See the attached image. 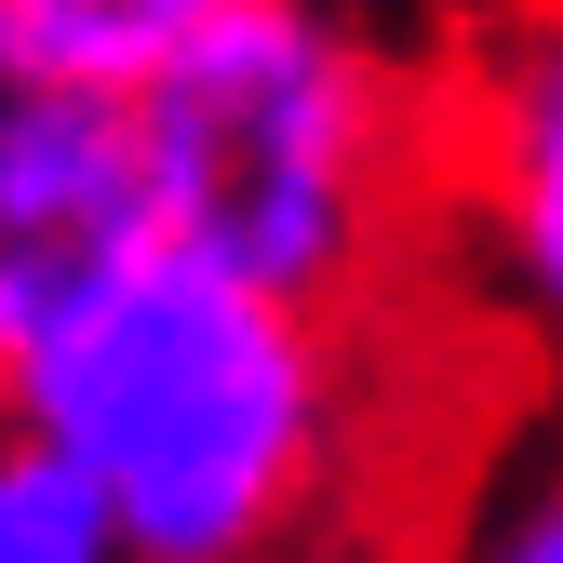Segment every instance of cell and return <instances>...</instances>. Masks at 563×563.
Listing matches in <instances>:
<instances>
[{
	"label": "cell",
	"instance_id": "6da1fadb",
	"mask_svg": "<svg viewBox=\"0 0 563 563\" xmlns=\"http://www.w3.org/2000/svg\"><path fill=\"white\" fill-rule=\"evenodd\" d=\"M0 402L108 497L134 563H296L363 443V322L148 242Z\"/></svg>",
	"mask_w": 563,
	"mask_h": 563
},
{
	"label": "cell",
	"instance_id": "7a4b0ae2",
	"mask_svg": "<svg viewBox=\"0 0 563 563\" xmlns=\"http://www.w3.org/2000/svg\"><path fill=\"white\" fill-rule=\"evenodd\" d=\"M148 216L175 255L376 322L443 242V54L363 0H242L134 81Z\"/></svg>",
	"mask_w": 563,
	"mask_h": 563
},
{
	"label": "cell",
	"instance_id": "3957f363",
	"mask_svg": "<svg viewBox=\"0 0 563 563\" xmlns=\"http://www.w3.org/2000/svg\"><path fill=\"white\" fill-rule=\"evenodd\" d=\"M162 242L134 81H95L0 14V376Z\"/></svg>",
	"mask_w": 563,
	"mask_h": 563
},
{
	"label": "cell",
	"instance_id": "277c9868",
	"mask_svg": "<svg viewBox=\"0 0 563 563\" xmlns=\"http://www.w3.org/2000/svg\"><path fill=\"white\" fill-rule=\"evenodd\" d=\"M443 255L563 349V0H470L443 41Z\"/></svg>",
	"mask_w": 563,
	"mask_h": 563
},
{
	"label": "cell",
	"instance_id": "5b68a950",
	"mask_svg": "<svg viewBox=\"0 0 563 563\" xmlns=\"http://www.w3.org/2000/svg\"><path fill=\"white\" fill-rule=\"evenodd\" d=\"M0 563H134V537L108 523V497L27 430L14 402H0Z\"/></svg>",
	"mask_w": 563,
	"mask_h": 563
},
{
	"label": "cell",
	"instance_id": "8992f818",
	"mask_svg": "<svg viewBox=\"0 0 563 563\" xmlns=\"http://www.w3.org/2000/svg\"><path fill=\"white\" fill-rule=\"evenodd\" d=\"M27 41H54L67 67H95V81H148V67H175L216 14H242V0H0Z\"/></svg>",
	"mask_w": 563,
	"mask_h": 563
},
{
	"label": "cell",
	"instance_id": "52a82bcc",
	"mask_svg": "<svg viewBox=\"0 0 563 563\" xmlns=\"http://www.w3.org/2000/svg\"><path fill=\"white\" fill-rule=\"evenodd\" d=\"M456 563H563V456H537L497 510H483V537Z\"/></svg>",
	"mask_w": 563,
	"mask_h": 563
}]
</instances>
